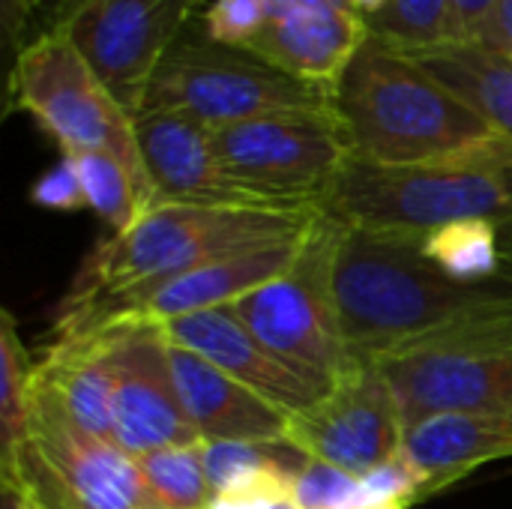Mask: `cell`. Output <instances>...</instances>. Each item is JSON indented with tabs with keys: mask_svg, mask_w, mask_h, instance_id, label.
Listing matches in <instances>:
<instances>
[{
	"mask_svg": "<svg viewBox=\"0 0 512 509\" xmlns=\"http://www.w3.org/2000/svg\"><path fill=\"white\" fill-rule=\"evenodd\" d=\"M144 111H174L225 129L258 117L333 111V93L213 39L198 15L159 60Z\"/></svg>",
	"mask_w": 512,
	"mask_h": 509,
	"instance_id": "obj_5",
	"label": "cell"
},
{
	"mask_svg": "<svg viewBox=\"0 0 512 509\" xmlns=\"http://www.w3.org/2000/svg\"><path fill=\"white\" fill-rule=\"evenodd\" d=\"M9 105L30 114L57 141L60 153H114L153 195L135 138V117L114 99L63 33L45 30L18 48L9 72Z\"/></svg>",
	"mask_w": 512,
	"mask_h": 509,
	"instance_id": "obj_6",
	"label": "cell"
},
{
	"mask_svg": "<svg viewBox=\"0 0 512 509\" xmlns=\"http://www.w3.org/2000/svg\"><path fill=\"white\" fill-rule=\"evenodd\" d=\"M171 369L183 411L201 444L225 441H282L288 417L255 390L243 387L210 360L171 342Z\"/></svg>",
	"mask_w": 512,
	"mask_h": 509,
	"instance_id": "obj_17",
	"label": "cell"
},
{
	"mask_svg": "<svg viewBox=\"0 0 512 509\" xmlns=\"http://www.w3.org/2000/svg\"><path fill=\"white\" fill-rule=\"evenodd\" d=\"M405 54V51H402ZM512 138V60L471 42L408 54Z\"/></svg>",
	"mask_w": 512,
	"mask_h": 509,
	"instance_id": "obj_20",
	"label": "cell"
},
{
	"mask_svg": "<svg viewBox=\"0 0 512 509\" xmlns=\"http://www.w3.org/2000/svg\"><path fill=\"white\" fill-rule=\"evenodd\" d=\"M471 45H480L486 51L504 54L512 60V0H495L480 33Z\"/></svg>",
	"mask_w": 512,
	"mask_h": 509,
	"instance_id": "obj_27",
	"label": "cell"
},
{
	"mask_svg": "<svg viewBox=\"0 0 512 509\" xmlns=\"http://www.w3.org/2000/svg\"><path fill=\"white\" fill-rule=\"evenodd\" d=\"M201 24L213 39L330 93L369 36L351 0H213Z\"/></svg>",
	"mask_w": 512,
	"mask_h": 509,
	"instance_id": "obj_10",
	"label": "cell"
},
{
	"mask_svg": "<svg viewBox=\"0 0 512 509\" xmlns=\"http://www.w3.org/2000/svg\"><path fill=\"white\" fill-rule=\"evenodd\" d=\"M336 300L354 360H381L447 327L512 312V291L447 279L417 252L408 231L345 222L336 246Z\"/></svg>",
	"mask_w": 512,
	"mask_h": 509,
	"instance_id": "obj_2",
	"label": "cell"
},
{
	"mask_svg": "<svg viewBox=\"0 0 512 509\" xmlns=\"http://www.w3.org/2000/svg\"><path fill=\"white\" fill-rule=\"evenodd\" d=\"M492 3L495 0H453L456 18H459V30H462V42H474V36L480 33Z\"/></svg>",
	"mask_w": 512,
	"mask_h": 509,
	"instance_id": "obj_28",
	"label": "cell"
},
{
	"mask_svg": "<svg viewBox=\"0 0 512 509\" xmlns=\"http://www.w3.org/2000/svg\"><path fill=\"white\" fill-rule=\"evenodd\" d=\"M135 138L156 204L273 207L225 168L210 126L174 111H144L135 117Z\"/></svg>",
	"mask_w": 512,
	"mask_h": 509,
	"instance_id": "obj_15",
	"label": "cell"
},
{
	"mask_svg": "<svg viewBox=\"0 0 512 509\" xmlns=\"http://www.w3.org/2000/svg\"><path fill=\"white\" fill-rule=\"evenodd\" d=\"M84 186L87 207L111 228V234H120L132 228L150 207L153 195L144 189V183L135 177V171L105 150H81V153H63Z\"/></svg>",
	"mask_w": 512,
	"mask_h": 509,
	"instance_id": "obj_21",
	"label": "cell"
},
{
	"mask_svg": "<svg viewBox=\"0 0 512 509\" xmlns=\"http://www.w3.org/2000/svg\"><path fill=\"white\" fill-rule=\"evenodd\" d=\"M405 435L396 390L375 360H357L312 408L288 417L294 447L357 477L399 459Z\"/></svg>",
	"mask_w": 512,
	"mask_h": 509,
	"instance_id": "obj_13",
	"label": "cell"
},
{
	"mask_svg": "<svg viewBox=\"0 0 512 509\" xmlns=\"http://www.w3.org/2000/svg\"><path fill=\"white\" fill-rule=\"evenodd\" d=\"M0 509H39L18 486L0 480Z\"/></svg>",
	"mask_w": 512,
	"mask_h": 509,
	"instance_id": "obj_29",
	"label": "cell"
},
{
	"mask_svg": "<svg viewBox=\"0 0 512 509\" xmlns=\"http://www.w3.org/2000/svg\"><path fill=\"white\" fill-rule=\"evenodd\" d=\"M369 509H411L408 504H381V507H369Z\"/></svg>",
	"mask_w": 512,
	"mask_h": 509,
	"instance_id": "obj_31",
	"label": "cell"
},
{
	"mask_svg": "<svg viewBox=\"0 0 512 509\" xmlns=\"http://www.w3.org/2000/svg\"><path fill=\"white\" fill-rule=\"evenodd\" d=\"M321 210L345 225L384 231H426L468 219L512 228V138L423 168H375L351 159Z\"/></svg>",
	"mask_w": 512,
	"mask_h": 509,
	"instance_id": "obj_4",
	"label": "cell"
},
{
	"mask_svg": "<svg viewBox=\"0 0 512 509\" xmlns=\"http://www.w3.org/2000/svg\"><path fill=\"white\" fill-rule=\"evenodd\" d=\"M336 246L339 219L321 210L294 261L267 285L225 306L279 357L327 381L357 363L336 300Z\"/></svg>",
	"mask_w": 512,
	"mask_h": 509,
	"instance_id": "obj_7",
	"label": "cell"
},
{
	"mask_svg": "<svg viewBox=\"0 0 512 509\" xmlns=\"http://www.w3.org/2000/svg\"><path fill=\"white\" fill-rule=\"evenodd\" d=\"M36 390L45 393L81 432L114 441L111 330L54 336L36 363Z\"/></svg>",
	"mask_w": 512,
	"mask_h": 509,
	"instance_id": "obj_19",
	"label": "cell"
},
{
	"mask_svg": "<svg viewBox=\"0 0 512 509\" xmlns=\"http://www.w3.org/2000/svg\"><path fill=\"white\" fill-rule=\"evenodd\" d=\"M405 429L435 414L512 411V312L465 321L375 360Z\"/></svg>",
	"mask_w": 512,
	"mask_h": 509,
	"instance_id": "obj_8",
	"label": "cell"
},
{
	"mask_svg": "<svg viewBox=\"0 0 512 509\" xmlns=\"http://www.w3.org/2000/svg\"><path fill=\"white\" fill-rule=\"evenodd\" d=\"M318 216L321 210L156 204L132 228L93 249L63 306H93L213 261L297 243Z\"/></svg>",
	"mask_w": 512,
	"mask_h": 509,
	"instance_id": "obj_3",
	"label": "cell"
},
{
	"mask_svg": "<svg viewBox=\"0 0 512 509\" xmlns=\"http://www.w3.org/2000/svg\"><path fill=\"white\" fill-rule=\"evenodd\" d=\"M36 363L18 336L9 309L0 312V471L9 468L24 444L33 411Z\"/></svg>",
	"mask_w": 512,
	"mask_h": 509,
	"instance_id": "obj_22",
	"label": "cell"
},
{
	"mask_svg": "<svg viewBox=\"0 0 512 509\" xmlns=\"http://www.w3.org/2000/svg\"><path fill=\"white\" fill-rule=\"evenodd\" d=\"M0 480L39 509H162L135 456L117 441L81 432L36 384L24 444Z\"/></svg>",
	"mask_w": 512,
	"mask_h": 509,
	"instance_id": "obj_9",
	"label": "cell"
},
{
	"mask_svg": "<svg viewBox=\"0 0 512 509\" xmlns=\"http://www.w3.org/2000/svg\"><path fill=\"white\" fill-rule=\"evenodd\" d=\"M213 135L225 168L285 210H321L354 159L336 111L258 117Z\"/></svg>",
	"mask_w": 512,
	"mask_h": 509,
	"instance_id": "obj_11",
	"label": "cell"
},
{
	"mask_svg": "<svg viewBox=\"0 0 512 509\" xmlns=\"http://www.w3.org/2000/svg\"><path fill=\"white\" fill-rule=\"evenodd\" d=\"M204 0H66L48 30L63 33L114 99L138 117L150 78Z\"/></svg>",
	"mask_w": 512,
	"mask_h": 509,
	"instance_id": "obj_12",
	"label": "cell"
},
{
	"mask_svg": "<svg viewBox=\"0 0 512 509\" xmlns=\"http://www.w3.org/2000/svg\"><path fill=\"white\" fill-rule=\"evenodd\" d=\"M351 3H354V9H357V12H360L366 21H369V18H375V15L384 9L390 0H351Z\"/></svg>",
	"mask_w": 512,
	"mask_h": 509,
	"instance_id": "obj_30",
	"label": "cell"
},
{
	"mask_svg": "<svg viewBox=\"0 0 512 509\" xmlns=\"http://www.w3.org/2000/svg\"><path fill=\"white\" fill-rule=\"evenodd\" d=\"M297 504L303 509H369L381 507L372 498L366 477L348 474L327 462L309 459L291 486Z\"/></svg>",
	"mask_w": 512,
	"mask_h": 509,
	"instance_id": "obj_25",
	"label": "cell"
},
{
	"mask_svg": "<svg viewBox=\"0 0 512 509\" xmlns=\"http://www.w3.org/2000/svg\"><path fill=\"white\" fill-rule=\"evenodd\" d=\"M366 30L372 39L405 54L462 42L453 0H390L366 21Z\"/></svg>",
	"mask_w": 512,
	"mask_h": 509,
	"instance_id": "obj_23",
	"label": "cell"
},
{
	"mask_svg": "<svg viewBox=\"0 0 512 509\" xmlns=\"http://www.w3.org/2000/svg\"><path fill=\"white\" fill-rule=\"evenodd\" d=\"M111 330L114 441L135 459L183 444H201L180 402L171 342L162 324L126 321Z\"/></svg>",
	"mask_w": 512,
	"mask_h": 509,
	"instance_id": "obj_14",
	"label": "cell"
},
{
	"mask_svg": "<svg viewBox=\"0 0 512 509\" xmlns=\"http://www.w3.org/2000/svg\"><path fill=\"white\" fill-rule=\"evenodd\" d=\"M402 453L423 480V501L483 465L512 459V411L426 417L408 429Z\"/></svg>",
	"mask_w": 512,
	"mask_h": 509,
	"instance_id": "obj_18",
	"label": "cell"
},
{
	"mask_svg": "<svg viewBox=\"0 0 512 509\" xmlns=\"http://www.w3.org/2000/svg\"><path fill=\"white\" fill-rule=\"evenodd\" d=\"M162 330L168 342L210 360L216 369L255 390L285 414H300L312 408L333 387V381L312 375L267 348L231 309H210L174 318L162 324Z\"/></svg>",
	"mask_w": 512,
	"mask_h": 509,
	"instance_id": "obj_16",
	"label": "cell"
},
{
	"mask_svg": "<svg viewBox=\"0 0 512 509\" xmlns=\"http://www.w3.org/2000/svg\"><path fill=\"white\" fill-rule=\"evenodd\" d=\"M333 111L354 162L375 168L441 165L507 138L414 57L372 36L348 63Z\"/></svg>",
	"mask_w": 512,
	"mask_h": 509,
	"instance_id": "obj_1",
	"label": "cell"
},
{
	"mask_svg": "<svg viewBox=\"0 0 512 509\" xmlns=\"http://www.w3.org/2000/svg\"><path fill=\"white\" fill-rule=\"evenodd\" d=\"M30 201L45 207V210H81L87 207V198H84V186H81V177L75 171V165L63 156L51 171H45L33 189H30Z\"/></svg>",
	"mask_w": 512,
	"mask_h": 509,
	"instance_id": "obj_26",
	"label": "cell"
},
{
	"mask_svg": "<svg viewBox=\"0 0 512 509\" xmlns=\"http://www.w3.org/2000/svg\"><path fill=\"white\" fill-rule=\"evenodd\" d=\"M144 483L162 509H207L213 486L207 477L204 444H183L138 459Z\"/></svg>",
	"mask_w": 512,
	"mask_h": 509,
	"instance_id": "obj_24",
	"label": "cell"
}]
</instances>
